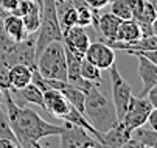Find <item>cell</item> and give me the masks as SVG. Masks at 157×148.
<instances>
[{"label": "cell", "mask_w": 157, "mask_h": 148, "mask_svg": "<svg viewBox=\"0 0 157 148\" xmlns=\"http://www.w3.org/2000/svg\"><path fill=\"white\" fill-rule=\"evenodd\" d=\"M82 114L100 134L106 133L118 122L114 103L98 89V84L95 83L86 91Z\"/></svg>", "instance_id": "cell-2"}, {"label": "cell", "mask_w": 157, "mask_h": 148, "mask_svg": "<svg viewBox=\"0 0 157 148\" xmlns=\"http://www.w3.org/2000/svg\"><path fill=\"white\" fill-rule=\"evenodd\" d=\"M3 27H5V31L6 34L14 41V42H19L22 39H25L28 34L25 31V27H24V22H22V17L16 16V14H6L3 17Z\"/></svg>", "instance_id": "cell-18"}, {"label": "cell", "mask_w": 157, "mask_h": 148, "mask_svg": "<svg viewBox=\"0 0 157 148\" xmlns=\"http://www.w3.org/2000/svg\"><path fill=\"white\" fill-rule=\"evenodd\" d=\"M16 44V42L6 34L5 31V27H3V19L0 17V52H8L13 49V45Z\"/></svg>", "instance_id": "cell-24"}, {"label": "cell", "mask_w": 157, "mask_h": 148, "mask_svg": "<svg viewBox=\"0 0 157 148\" xmlns=\"http://www.w3.org/2000/svg\"><path fill=\"white\" fill-rule=\"evenodd\" d=\"M107 70H109V78H110L112 103H114L117 119L121 120L124 112H126V109H128L131 97H132V88H131V84L120 75V72L115 67V64H112Z\"/></svg>", "instance_id": "cell-4"}, {"label": "cell", "mask_w": 157, "mask_h": 148, "mask_svg": "<svg viewBox=\"0 0 157 148\" xmlns=\"http://www.w3.org/2000/svg\"><path fill=\"white\" fill-rule=\"evenodd\" d=\"M110 13L118 19H132V6L134 0H110Z\"/></svg>", "instance_id": "cell-23"}, {"label": "cell", "mask_w": 157, "mask_h": 148, "mask_svg": "<svg viewBox=\"0 0 157 148\" xmlns=\"http://www.w3.org/2000/svg\"><path fill=\"white\" fill-rule=\"evenodd\" d=\"M42 98H44V111H47L52 117L62 120L64 115L69 112L72 104L65 100V97L62 95L61 91L58 89H47L42 92Z\"/></svg>", "instance_id": "cell-10"}, {"label": "cell", "mask_w": 157, "mask_h": 148, "mask_svg": "<svg viewBox=\"0 0 157 148\" xmlns=\"http://www.w3.org/2000/svg\"><path fill=\"white\" fill-rule=\"evenodd\" d=\"M84 58L90 61L101 70H107L112 64H115V52L106 42H90L84 53Z\"/></svg>", "instance_id": "cell-9"}, {"label": "cell", "mask_w": 157, "mask_h": 148, "mask_svg": "<svg viewBox=\"0 0 157 148\" xmlns=\"http://www.w3.org/2000/svg\"><path fill=\"white\" fill-rule=\"evenodd\" d=\"M131 130L123 123V122H117L112 128H109L106 133L101 134L100 137V143L101 146H110V148H123L124 143L129 140L131 137Z\"/></svg>", "instance_id": "cell-11"}, {"label": "cell", "mask_w": 157, "mask_h": 148, "mask_svg": "<svg viewBox=\"0 0 157 148\" xmlns=\"http://www.w3.org/2000/svg\"><path fill=\"white\" fill-rule=\"evenodd\" d=\"M131 137H134L137 142H140L143 145V148H155L157 146V131L152 128L139 126V128L132 130Z\"/></svg>", "instance_id": "cell-20"}, {"label": "cell", "mask_w": 157, "mask_h": 148, "mask_svg": "<svg viewBox=\"0 0 157 148\" xmlns=\"http://www.w3.org/2000/svg\"><path fill=\"white\" fill-rule=\"evenodd\" d=\"M17 142L6 139V137H0V148H17Z\"/></svg>", "instance_id": "cell-30"}, {"label": "cell", "mask_w": 157, "mask_h": 148, "mask_svg": "<svg viewBox=\"0 0 157 148\" xmlns=\"http://www.w3.org/2000/svg\"><path fill=\"white\" fill-rule=\"evenodd\" d=\"M0 3H2V8L6 13H11L16 8V5L19 3V0H0Z\"/></svg>", "instance_id": "cell-29"}, {"label": "cell", "mask_w": 157, "mask_h": 148, "mask_svg": "<svg viewBox=\"0 0 157 148\" xmlns=\"http://www.w3.org/2000/svg\"><path fill=\"white\" fill-rule=\"evenodd\" d=\"M152 109H154V106L149 103V100L146 97H134L132 95L123 119L118 122H123L132 131V130L139 128V126H143L146 123V119Z\"/></svg>", "instance_id": "cell-7"}, {"label": "cell", "mask_w": 157, "mask_h": 148, "mask_svg": "<svg viewBox=\"0 0 157 148\" xmlns=\"http://www.w3.org/2000/svg\"><path fill=\"white\" fill-rule=\"evenodd\" d=\"M146 123L149 125V128H152V130L157 131V108H154V109L149 112V115H148V119H146Z\"/></svg>", "instance_id": "cell-28"}, {"label": "cell", "mask_w": 157, "mask_h": 148, "mask_svg": "<svg viewBox=\"0 0 157 148\" xmlns=\"http://www.w3.org/2000/svg\"><path fill=\"white\" fill-rule=\"evenodd\" d=\"M148 100H149V103L152 104L154 108H157V84L155 86H152L148 92H146V95H145Z\"/></svg>", "instance_id": "cell-27"}, {"label": "cell", "mask_w": 157, "mask_h": 148, "mask_svg": "<svg viewBox=\"0 0 157 148\" xmlns=\"http://www.w3.org/2000/svg\"><path fill=\"white\" fill-rule=\"evenodd\" d=\"M6 14H8V13H6V11H5V10L2 8V3H0V17H2V19H3V17H5Z\"/></svg>", "instance_id": "cell-31"}, {"label": "cell", "mask_w": 157, "mask_h": 148, "mask_svg": "<svg viewBox=\"0 0 157 148\" xmlns=\"http://www.w3.org/2000/svg\"><path fill=\"white\" fill-rule=\"evenodd\" d=\"M2 59L8 66L13 64H25L30 69H36V36L28 34L25 39H22L13 45L8 52H0Z\"/></svg>", "instance_id": "cell-5"}, {"label": "cell", "mask_w": 157, "mask_h": 148, "mask_svg": "<svg viewBox=\"0 0 157 148\" xmlns=\"http://www.w3.org/2000/svg\"><path fill=\"white\" fill-rule=\"evenodd\" d=\"M73 6L76 10V17L79 27L86 28L89 25L97 27V19H98V10H94L89 6L84 0H73Z\"/></svg>", "instance_id": "cell-16"}, {"label": "cell", "mask_w": 157, "mask_h": 148, "mask_svg": "<svg viewBox=\"0 0 157 148\" xmlns=\"http://www.w3.org/2000/svg\"><path fill=\"white\" fill-rule=\"evenodd\" d=\"M140 37H142V34H140V27L137 24V20H134V19L121 20L120 25H118V30H117L115 41H118V42H134Z\"/></svg>", "instance_id": "cell-17"}, {"label": "cell", "mask_w": 157, "mask_h": 148, "mask_svg": "<svg viewBox=\"0 0 157 148\" xmlns=\"http://www.w3.org/2000/svg\"><path fill=\"white\" fill-rule=\"evenodd\" d=\"M120 22H121V19H118L115 14H112L109 11V13H104V14L98 16L97 27L95 28L101 33V36H103V39L106 42L115 41V36H117V30H118Z\"/></svg>", "instance_id": "cell-14"}, {"label": "cell", "mask_w": 157, "mask_h": 148, "mask_svg": "<svg viewBox=\"0 0 157 148\" xmlns=\"http://www.w3.org/2000/svg\"><path fill=\"white\" fill-rule=\"evenodd\" d=\"M84 2L94 10H101V8H104L110 3V0H84Z\"/></svg>", "instance_id": "cell-26"}, {"label": "cell", "mask_w": 157, "mask_h": 148, "mask_svg": "<svg viewBox=\"0 0 157 148\" xmlns=\"http://www.w3.org/2000/svg\"><path fill=\"white\" fill-rule=\"evenodd\" d=\"M3 104L6 109L5 114L10 128L13 130L19 146L39 148L42 139L50 136H59L62 131V125H53L44 120L31 108L20 106L13 98L10 89H3Z\"/></svg>", "instance_id": "cell-1"}, {"label": "cell", "mask_w": 157, "mask_h": 148, "mask_svg": "<svg viewBox=\"0 0 157 148\" xmlns=\"http://www.w3.org/2000/svg\"><path fill=\"white\" fill-rule=\"evenodd\" d=\"M8 69H10V66L2 59V56H0V88H2V89H10Z\"/></svg>", "instance_id": "cell-25"}, {"label": "cell", "mask_w": 157, "mask_h": 148, "mask_svg": "<svg viewBox=\"0 0 157 148\" xmlns=\"http://www.w3.org/2000/svg\"><path fill=\"white\" fill-rule=\"evenodd\" d=\"M16 95L22 97L25 101L28 103H33V104H37V106H40L44 109V98H42V91L36 86L34 83H30L27 84L25 88H22L19 91H13Z\"/></svg>", "instance_id": "cell-21"}, {"label": "cell", "mask_w": 157, "mask_h": 148, "mask_svg": "<svg viewBox=\"0 0 157 148\" xmlns=\"http://www.w3.org/2000/svg\"><path fill=\"white\" fill-rule=\"evenodd\" d=\"M62 44L75 56L82 58L89 44H90V39H89V34L86 33V30L82 27L75 25L67 30H62Z\"/></svg>", "instance_id": "cell-8"}, {"label": "cell", "mask_w": 157, "mask_h": 148, "mask_svg": "<svg viewBox=\"0 0 157 148\" xmlns=\"http://www.w3.org/2000/svg\"><path fill=\"white\" fill-rule=\"evenodd\" d=\"M36 70L47 80L67 81L65 52L62 41H53L36 58Z\"/></svg>", "instance_id": "cell-3"}, {"label": "cell", "mask_w": 157, "mask_h": 148, "mask_svg": "<svg viewBox=\"0 0 157 148\" xmlns=\"http://www.w3.org/2000/svg\"><path fill=\"white\" fill-rule=\"evenodd\" d=\"M59 146H62V148H86V146H101V145L82 126H78L70 122H62V131L59 134Z\"/></svg>", "instance_id": "cell-6"}, {"label": "cell", "mask_w": 157, "mask_h": 148, "mask_svg": "<svg viewBox=\"0 0 157 148\" xmlns=\"http://www.w3.org/2000/svg\"><path fill=\"white\" fill-rule=\"evenodd\" d=\"M157 17L155 5L146 0H134L132 6V19L140 24H154Z\"/></svg>", "instance_id": "cell-15"}, {"label": "cell", "mask_w": 157, "mask_h": 148, "mask_svg": "<svg viewBox=\"0 0 157 148\" xmlns=\"http://www.w3.org/2000/svg\"><path fill=\"white\" fill-rule=\"evenodd\" d=\"M33 69L25 64H13L8 69V81H10V91H19L31 83Z\"/></svg>", "instance_id": "cell-13"}, {"label": "cell", "mask_w": 157, "mask_h": 148, "mask_svg": "<svg viewBox=\"0 0 157 148\" xmlns=\"http://www.w3.org/2000/svg\"><path fill=\"white\" fill-rule=\"evenodd\" d=\"M2 103H3V89L0 88V104H2Z\"/></svg>", "instance_id": "cell-32"}, {"label": "cell", "mask_w": 157, "mask_h": 148, "mask_svg": "<svg viewBox=\"0 0 157 148\" xmlns=\"http://www.w3.org/2000/svg\"><path fill=\"white\" fill-rule=\"evenodd\" d=\"M134 56H137L139 59V76L143 83V88H142V92L139 94V97H145L146 92L157 84V64L152 61H149L146 56L140 55V53H136Z\"/></svg>", "instance_id": "cell-12"}, {"label": "cell", "mask_w": 157, "mask_h": 148, "mask_svg": "<svg viewBox=\"0 0 157 148\" xmlns=\"http://www.w3.org/2000/svg\"><path fill=\"white\" fill-rule=\"evenodd\" d=\"M79 73L86 81H90L95 84H100L103 81L101 76V69H98L95 64H92L90 61H87L84 56L81 58V64H79Z\"/></svg>", "instance_id": "cell-22"}, {"label": "cell", "mask_w": 157, "mask_h": 148, "mask_svg": "<svg viewBox=\"0 0 157 148\" xmlns=\"http://www.w3.org/2000/svg\"><path fill=\"white\" fill-rule=\"evenodd\" d=\"M58 91L62 92L65 100L69 101L75 109H78L79 112H84V95H86V92H82L81 89L72 86V84H69L67 81L62 83V86Z\"/></svg>", "instance_id": "cell-19"}, {"label": "cell", "mask_w": 157, "mask_h": 148, "mask_svg": "<svg viewBox=\"0 0 157 148\" xmlns=\"http://www.w3.org/2000/svg\"><path fill=\"white\" fill-rule=\"evenodd\" d=\"M146 2H152V3L155 5V0H146Z\"/></svg>", "instance_id": "cell-33"}]
</instances>
